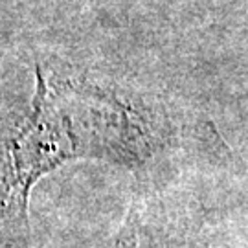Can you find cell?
Wrapping results in <instances>:
<instances>
[{
    "mask_svg": "<svg viewBox=\"0 0 248 248\" xmlns=\"http://www.w3.org/2000/svg\"><path fill=\"white\" fill-rule=\"evenodd\" d=\"M143 151L142 127L122 101L39 68L33 110L6 143L2 212L6 219L26 226L30 189L48 171L72 158L136 162Z\"/></svg>",
    "mask_w": 248,
    "mask_h": 248,
    "instance_id": "6da1fadb",
    "label": "cell"
}]
</instances>
